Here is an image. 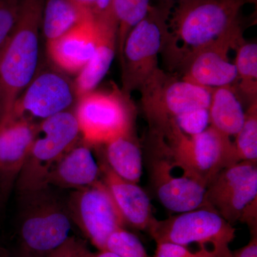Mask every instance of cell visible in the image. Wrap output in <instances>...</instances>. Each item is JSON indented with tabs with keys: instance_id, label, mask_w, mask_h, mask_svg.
<instances>
[{
	"instance_id": "6da1fadb",
	"label": "cell",
	"mask_w": 257,
	"mask_h": 257,
	"mask_svg": "<svg viewBox=\"0 0 257 257\" xmlns=\"http://www.w3.org/2000/svg\"><path fill=\"white\" fill-rule=\"evenodd\" d=\"M251 0H179L169 20V35L165 48L172 59L216 45L227 44L236 50L241 42V8Z\"/></svg>"
},
{
	"instance_id": "7a4b0ae2",
	"label": "cell",
	"mask_w": 257,
	"mask_h": 257,
	"mask_svg": "<svg viewBox=\"0 0 257 257\" xmlns=\"http://www.w3.org/2000/svg\"><path fill=\"white\" fill-rule=\"evenodd\" d=\"M45 0H23L18 23L0 60V122L36 75Z\"/></svg>"
},
{
	"instance_id": "3957f363",
	"label": "cell",
	"mask_w": 257,
	"mask_h": 257,
	"mask_svg": "<svg viewBox=\"0 0 257 257\" xmlns=\"http://www.w3.org/2000/svg\"><path fill=\"white\" fill-rule=\"evenodd\" d=\"M173 5H152L147 16L128 33L120 57L121 91L126 95L143 92L165 72L159 56L165 50L169 35V20Z\"/></svg>"
},
{
	"instance_id": "277c9868",
	"label": "cell",
	"mask_w": 257,
	"mask_h": 257,
	"mask_svg": "<svg viewBox=\"0 0 257 257\" xmlns=\"http://www.w3.org/2000/svg\"><path fill=\"white\" fill-rule=\"evenodd\" d=\"M157 140L176 163L206 188L219 172L239 162L231 138L210 125L203 133L189 136L173 119Z\"/></svg>"
},
{
	"instance_id": "5b68a950",
	"label": "cell",
	"mask_w": 257,
	"mask_h": 257,
	"mask_svg": "<svg viewBox=\"0 0 257 257\" xmlns=\"http://www.w3.org/2000/svg\"><path fill=\"white\" fill-rule=\"evenodd\" d=\"M80 138L74 111H62L40 121L28 158L16 181L20 194L48 188L46 179L51 169Z\"/></svg>"
},
{
	"instance_id": "8992f818",
	"label": "cell",
	"mask_w": 257,
	"mask_h": 257,
	"mask_svg": "<svg viewBox=\"0 0 257 257\" xmlns=\"http://www.w3.org/2000/svg\"><path fill=\"white\" fill-rule=\"evenodd\" d=\"M84 143L100 147L135 130V110L130 96L119 87L88 92L77 99L74 111Z\"/></svg>"
},
{
	"instance_id": "52a82bcc",
	"label": "cell",
	"mask_w": 257,
	"mask_h": 257,
	"mask_svg": "<svg viewBox=\"0 0 257 257\" xmlns=\"http://www.w3.org/2000/svg\"><path fill=\"white\" fill-rule=\"evenodd\" d=\"M47 189L22 195L25 207L20 227V246L40 257L47 256L63 243L72 229L67 206L48 194Z\"/></svg>"
},
{
	"instance_id": "ba28073f",
	"label": "cell",
	"mask_w": 257,
	"mask_h": 257,
	"mask_svg": "<svg viewBox=\"0 0 257 257\" xmlns=\"http://www.w3.org/2000/svg\"><path fill=\"white\" fill-rule=\"evenodd\" d=\"M148 232L156 243L209 245L223 255L231 251L229 244L236 236L234 226L207 208L179 213L163 220L155 218Z\"/></svg>"
},
{
	"instance_id": "9c48e42d",
	"label": "cell",
	"mask_w": 257,
	"mask_h": 257,
	"mask_svg": "<svg viewBox=\"0 0 257 257\" xmlns=\"http://www.w3.org/2000/svg\"><path fill=\"white\" fill-rule=\"evenodd\" d=\"M211 91L165 72L140 93L152 136L162 138L171 121L179 115L197 108H209Z\"/></svg>"
},
{
	"instance_id": "30bf717a",
	"label": "cell",
	"mask_w": 257,
	"mask_h": 257,
	"mask_svg": "<svg viewBox=\"0 0 257 257\" xmlns=\"http://www.w3.org/2000/svg\"><path fill=\"white\" fill-rule=\"evenodd\" d=\"M154 140L155 146L149 153L147 166L152 189L161 204L179 214L207 208L206 187L184 170L176 172L179 166L163 144Z\"/></svg>"
},
{
	"instance_id": "8fae6325",
	"label": "cell",
	"mask_w": 257,
	"mask_h": 257,
	"mask_svg": "<svg viewBox=\"0 0 257 257\" xmlns=\"http://www.w3.org/2000/svg\"><path fill=\"white\" fill-rule=\"evenodd\" d=\"M73 222L99 251L115 231L126 226L124 219L103 181L74 190L67 205Z\"/></svg>"
},
{
	"instance_id": "7c38bea8",
	"label": "cell",
	"mask_w": 257,
	"mask_h": 257,
	"mask_svg": "<svg viewBox=\"0 0 257 257\" xmlns=\"http://www.w3.org/2000/svg\"><path fill=\"white\" fill-rule=\"evenodd\" d=\"M257 199V162L241 161L219 172L208 184V209L234 225L245 208Z\"/></svg>"
},
{
	"instance_id": "4fadbf2b",
	"label": "cell",
	"mask_w": 257,
	"mask_h": 257,
	"mask_svg": "<svg viewBox=\"0 0 257 257\" xmlns=\"http://www.w3.org/2000/svg\"><path fill=\"white\" fill-rule=\"evenodd\" d=\"M76 101L77 96L74 82L63 72L45 71L35 75L19 96L10 116L26 118L33 121L38 119L40 122L69 110Z\"/></svg>"
},
{
	"instance_id": "5bb4252c",
	"label": "cell",
	"mask_w": 257,
	"mask_h": 257,
	"mask_svg": "<svg viewBox=\"0 0 257 257\" xmlns=\"http://www.w3.org/2000/svg\"><path fill=\"white\" fill-rule=\"evenodd\" d=\"M232 47L227 44H216L187 52L174 60L182 79L196 85L207 88L233 86L237 79L234 63L228 54Z\"/></svg>"
},
{
	"instance_id": "9a60e30c",
	"label": "cell",
	"mask_w": 257,
	"mask_h": 257,
	"mask_svg": "<svg viewBox=\"0 0 257 257\" xmlns=\"http://www.w3.org/2000/svg\"><path fill=\"white\" fill-rule=\"evenodd\" d=\"M38 123L14 116L0 123V194L5 201L28 158Z\"/></svg>"
},
{
	"instance_id": "2e32d148",
	"label": "cell",
	"mask_w": 257,
	"mask_h": 257,
	"mask_svg": "<svg viewBox=\"0 0 257 257\" xmlns=\"http://www.w3.org/2000/svg\"><path fill=\"white\" fill-rule=\"evenodd\" d=\"M96 39L93 17L62 37L47 42V55L60 72L77 75L92 57Z\"/></svg>"
},
{
	"instance_id": "e0dca14e",
	"label": "cell",
	"mask_w": 257,
	"mask_h": 257,
	"mask_svg": "<svg viewBox=\"0 0 257 257\" xmlns=\"http://www.w3.org/2000/svg\"><path fill=\"white\" fill-rule=\"evenodd\" d=\"M101 179L110 192L126 225L148 231L155 219L150 198L138 184L116 175L105 162L99 165Z\"/></svg>"
},
{
	"instance_id": "ac0fdd59",
	"label": "cell",
	"mask_w": 257,
	"mask_h": 257,
	"mask_svg": "<svg viewBox=\"0 0 257 257\" xmlns=\"http://www.w3.org/2000/svg\"><path fill=\"white\" fill-rule=\"evenodd\" d=\"M100 179V167L93 156L91 147L82 140L52 167L47 177L46 185L78 190Z\"/></svg>"
},
{
	"instance_id": "d6986e66",
	"label": "cell",
	"mask_w": 257,
	"mask_h": 257,
	"mask_svg": "<svg viewBox=\"0 0 257 257\" xmlns=\"http://www.w3.org/2000/svg\"><path fill=\"white\" fill-rule=\"evenodd\" d=\"M94 20L96 25L95 49L74 82L77 99L95 89L107 74L117 52L116 20Z\"/></svg>"
},
{
	"instance_id": "ffe728a7",
	"label": "cell",
	"mask_w": 257,
	"mask_h": 257,
	"mask_svg": "<svg viewBox=\"0 0 257 257\" xmlns=\"http://www.w3.org/2000/svg\"><path fill=\"white\" fill-rule=\"evenodd\" d=\"M104 147V162L121 178L138 184L143 174V153L135 130L111 140Z\"/></svg>"
},
{
	"instance_id": "44dd1931",
	"label": "cell",
	"mask_w": 257,
	"mask_h": 257,
	"mask_svg": "<svg viewBox=\"0 0 257 257\" xmlns=\"http://www.w3.org/2000/svg\"><path fill=\"white\" fill-rule=\"evenodd\" d=\"M93 17L92 10L74 0H45L41 29L46 42L53 41Z\"/></svg>"
},
{
	"instance_id": "7402d4cb",
	"label": "cell",
	"mask_w": 257,
	"mask_h": 257,
	"mask_svg": "<svg viewBox=\"0 0 257 257\" xmlns=\"http://www.w3.org/2000/svg\"><path fill=\"white\" fill-rule=\"evenodd\" d=\"M209 112L210 126L230 138L238 133L244 121L245 111L233 86L212 89Z\"/></svg>"
},
{
	"instance_id": "603a6c76",
	"label": "cell",
	"mask_w": 257,
	"mask_h": 257,
	"mask_svg": "<svg viewBox=\"0 0 257 257\" xmlns=\"http://www.w3.org/2000/svg\"><path fill=\"white\" fill-rule=\"evenodd\" d=\"M235 66L237 83L235 90L241 92L248 104L257 99V45L243 41L236 49Z\"/></svg>"
},
{
	"instance_id": "cb8c5ba5",
	"label": "cell",
	"mask_w": 257,
	"mask_h": 257,
	"mask_svg": "<svg viewBox=\"0 0 257 257\" xmlns=\"http://www.w3.org/2000/svg\"><path fill=\"white\" fill-rule=\"evenodd\" d=\"M151 0H112L111 10L117 23V52L121 57L126 37L148 14Z\"/></svg>"
},
{
	"instance_id": "d4e9b609",
	"label": "cell",
	"mask_w": 257,
	"mask_h": 257,
	"mask_svg": "<svg viewBox=\"0 0 257 257\" xmlns=\"http://www.w3.org/2000/svg\"><path fill=\"white\" fill-rule=\"evenodd\" d=\"M235 137L234 145L239 162H257V99L248 104L242 126Z\"/></svg>"
},
{
	"instance_id": "484cf974",
	"label": "cell",
	"mask_w": 257,
	"mask_h": 257,
	"mask_svg": "<svg viewBox=\"0 0 257 257\" xmlns=\"http://www.w3.org/2000/svg\"><path fill=\"white\" fill-rule=\"evenodd\" d=\"M106 249L121 257H152L149 256L140 240L125 228L116 230L109 236Z\"/></svg>"
},
{
	"instance_id": "4316f807",
	"label": "cell",
	"mask_w": 257,
	"mask_h": 257,
	"mask_svg": "<svg viewBox=\"0 0 257 257\" xmlns=\"http://www.w3.org/2000/svg\"><path fill=\"white\" fill-rule=\"evenodd\" d=\"M23 0H0V52L11 39L18 23Z\"/></svg>"
},
{
	"instance_id": "83f0119b",
	"label": "cell",
	"mask_w": 257,
	"mask_h": 257,
	"mask_svg": "<svg viewBox=\"0 0 257 257\" xmlns=\"http://www.w3.org/2000/svg\"><path fill=\"white\" fill-rule=\"evenodd\" d=\"M182 133L193 136L207 130L210 125L209 108H197L179 115L175 119Z\"/></svg>"
},
{
	"instance_id": "f1b7e54d",
	"label": "cell",
	"mask_w": 257,
	"mask_h": 257,
	"mask_svg": "<svg viewBox=\"0 0 257 257\" xmlns=\"http://www.w3.org/2000/svg\"><path fill=\"white\" fill-rule=\"evenodd\" d=\"M227 255V254H226ZM216 250L207 246L199 247L196 251H191L187 246L171 243H157L155 256L152 257H224Z\"/></svg>"
},
{
	"instance_id": "f546056e",
	"label": "cell",
	"mask_w": 257,
	"mask_h": 257,
	"mask_svg": "<svg viewBox=\"0 0 257 257\" xmlns=\"http://www.w3.org/2000/svg\"><path fill=\"white\" fill-rule=\"evenodd\" d=\"M93 253L84 241L75 236H69L47 257H92Z\"/></svg>"
},
{
	"instance_id": "4dcf8cb0",
	"label": "cell",
	"mask_w": 257,
	"mask_h": 257,
	"mask_svg": "<svg viewBox=\"0 0 257 257\" xmlns=\"http://www.w3.org/2000/svg\"><path fill=\"white\" fill-rule=\"evenodd\" d=\"M111 3L112 0H96L92 10L94 18L99 20H115L111 10Z\"/></svg>"
},
{
	"instance_id": "1f68e13d",
	"label": "cell",
	"mask_w": 257,
	"mask_h": 257,
	"mask_svg": "<svg viewBox=\"0 0 257 257\" xmlns=\"http://www.w3.org/2000/svg\"><path fill=\"white\" fill-rule=\"evenodd\" d=\"M257 201H253L245 208L239 221L248 225L251 234H257Z\"/></svg>"
},
{
	"instance_id": "d6a6232c",
	"label": "cell",
	"mask_w": 257,
	"mask_h": 257,
	"mask_svg": "<svg viewBox=\"0 0 257 257\" xmlns=\"http://www.w3.org/2000/svg\"><path fill=\"white\" fill-rule=\"evenodd\" d=\"M251 235L247 244L235 251L231 250L224 257H257V234Z\"/></svg>"
},
{
	"instance_id": "836d02e7",
	"label": "cell",
	"mask_w": 257,
	"mask_h": 257,
	"mask_svg": "<svg viewBox=\"0 0 257 257\" xmlns=\"http://www.w3.org/2000/svg\"><path fill=\"white\" fill-rule=\"evenodd\" d=\"M11 257H40L35 254V253L30 252L28 250L22 247H19L18 251L15 253L14 256L11 254Z\"/></svg>"
},
{
	"instance_id": "e575fe53",
	"label": "cell",
	"mask_w": 257,
	"mask_h": 257,
	"mask_svg": "<svg viewBox=\"0 0 257 257\" xmlns=\"http://www.w3.org/2000/svg\"><path fill=\"white\" fill-rule=\"evenodd\" d=\"M92 257H121L117 253L109 251V250H100L97 253H93Z\"/></svg>"
},
{
	"instance_id": "d590c367",
	"label": "cell",
	"mask_w": 257,
	"mask_h": 257,
	"mask_svg": "<svg viewBox=\"0 0 257 257\" xmlns=\"http://www.w3.org/2000/svg\"><path fill=\"white\" fill-rule=\"evenodd\" d=\"M74 1L77 2L82 6L85 7L88 9L92 10V11L96 3V0H74Z\"/></svg>"
},
{
	"instance_id": "8d00e7d4",
	"label": "cell",
	"mask_w": 257,
	"mask_h": 257,
	"mask_svg": "<svg viewBox=\"0 0 257 257\" xmlns=\"http://www.w3.org/2000/svg\"><path fill=\"white\" fill-rule=\"evenodd\" d=\"M0 257H11V253L7 248L0 246Z\"/></svg>"
},
{
	"instance_id": "74e56055",
	"label": "cell",
	"mask_w": 257,
	"mask_h": 257,
	"mask_svg": "<svg viewBox=\"0 0 257 257\" xmlns=\"http://www.w3.org/2000/svg\"><path fill=\"white\" fill-rule=\"evenodd\" d=\"M179 0H159V3H167V4L174 5L175 2H179Z\"/></svg>"
},
{
	"instance_id": "f35d334b",
	"label": "cell",
	"mask_w": 257,
	"mask_h": 257,
	"mask_svg": "<svg viewBox=\"0 0 257 257\" xmlns=\"http://www.w3.org/2000/svg\"><path fill=\"white\" fill-rule=\"evenodd\" d=\"M5 202L3 197H2L1 194H0V211H1L2 205H3V203Z\"/></svg>"
},
{
	"instance_id": "ab89813d",
	"label": "cell",
	"mask_w": 257,
	"mask_h": 257,
	"mask_svg": "<svg viewBox=\"0 0 257 257\" xmlns=\"http://www.w3.org/2000/svg\"><path fill=\"white\" fill-rule=\"evenodd\" d=\"M3 52H4V51H3ZM3 52H0V60H1V57H2V56H3Z\"/></svg>"
}]
</instances>
